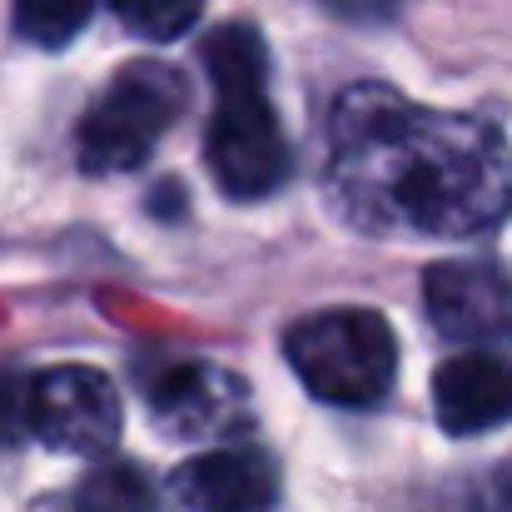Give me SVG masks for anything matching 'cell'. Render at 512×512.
Segmentation results:
<instances>
[{
	"mask_svg": "<svg viewBox=\"0 0 512 512\" xmlns=\"http://www.w3.org/2000/svg\"><path fill=\"white\" fill-rule=\"evenodd\" d=\"M339 5V15H383L393 0H334Z\"/></svg>",
	"mask_w": 512,
	"mask_h": 512,
	"instance_id": "5bb4252c",
	"label": "cell"
},
{
	"mask_svg": "<svg viewBox=\"0 0 512 512\" xmlns=\"http://www.w3.org/2000/svg\"><path fill=\"white\" fill-rule=\"evenodd\" d=\"M90 10H95V0H15V30L35 45L60 50L85 30Z\"/></svg>",
	"mask_w": 512,
	"mask_h": 512,
	"instance_id": "8fae6325",
	"label": "cell"
},
{
	"mask_svg": "<svg viewBox=\"0 0 512 512\" xmlns=\"http://www.w3.org/2000/svg\"><path fill=\"white\" fill-rule=\"evenodd\" d=\"M184 110V75L165 60L125 65L80 120V165L90 174L140 170Z\"/></svg>",
	"mask_w": 512,
	"mask_h": 512,
	"instance_id": "277c9868",
	"label": "cell"
},
{
	"mask_svg": "<svg viewBox=\"0 0 512 512\" xmlns=\"http://www.w3.org/2000/svg\"><path fill=\"white\" fill-rule=\"evenodd\" d=\"M30 433L55 453H105L120 438V393L100 368L60 363L35 373Z\"/></svg>",
	"mask_w": 512,
	"mask_h": 512,
	"instance_id": "5b68a950",
	"label": "cell"
},
{
	"mask_svg": "<svg viewBox=\"0 0 512 512\" xmlns=\"http://www.w3.org/2000/svg\"><path fill=\"white\" fill-rule=\"evenodd\" d=\"M244 413H249V388L214 363H170L150 383V418L170 438L204 443L234 433Z\"/></svg>",
	"mask_w": 512,
	"mask_h": 512,
	"instance_id": "52a82bcc",
	"label": "cell"
},
{
	"mask_svg": "<svg viewBox=\"0 0 512 512\" xmlns=\"http://www.w3.org/2000/svg\"><path fill=\"white\" fill-rule=\"evenodd\" d=\"M423 304L443 339L512 343V274L493 259H443L423 274Z\"/></svg>",
	"mask_w": 512,
	"mask_h": 512,
	"instance_id": "8992f818",
	"label": "cell"
},
{
	"mask_svg": "<svg viewBox=\"0 0 512 512\" xmlns=\"http://www.w3.org/2000/svg\"><path fill=\"white\" fill-rule=\"evenodd\" d=\"M30 388H35L30 373L0 368V443H15L30 433Z\"/></svg>",
	"mask_w": 512,
	"mask_h": 512,
	"instance_id": "4fadbf2b",
	"label": "cell"
},
{
	"mask_svg": "<svg viewBox=\"0 0 512 512\" xmlns=\"http://www.w3.org/2000/svg\"><path fill=\"white\" fill-rule=\"evenodd\" d=\"M433 408H438L443 433H453V438H473V433H488V428L508 423L512 358L473 348V353H458V358L438 363V373H433Z\"/></svg>",
	"mask_w": 512,
	"mask_h": 512,
	"instance_id": "9c48e42d",
	"label": "cell"
},
{
	"mask_svg": "<svg viewBox=\"0 0 512 512\" xmlns=\"http://www.w3.org/2000/svg\"><path fill=\"white\" fill-rule=\"evenodd\" d=\"M204 70L214 80V120H209V170L229 199H264L274 194L289 170V140L269 105V50L254 25H219L204 40Z\"/></svg>",
	"mask_w": 512,
	"mask_h": 512,
	"instance_id": "7a4b0ae2",
	"label": "cell"
},
{
	"mask_svg": "<svg viewBox=\"0 0 512 512\" xmlns=\"http://www.w3.org/2000/svg\"><path fill=\"white\" fill-rule=\"evenodd\" d=\"M284 353L304 388L339 408H368L388 393L398 368V339L373 309H324L289 329Z\"/></svg>",
	"mask_w": 512,
	"mask_h": 512,
	"instance_id": "3957f363",
	"label": "cell"
},
{
	"mask_svg": "<svg viewBox=\"0 0 512 512\" xmlns=\"http://www.w3.org/2000/svg\"><path fill=\"white\" fill-rule=\"evenodd\" d=\"M110 10L140 40H174V35H184L199 20L204 0H110Z\"/></svg>",
	"mask_w": 512,
	"mask_h": 512,
	"instance_id": "7c38bea8",
	"label": "cell"
},
{
	"mask_svg": "<svg viewBox=\"0 0 512 512\" xmlns=\"http://www.w3.org/2000/svg\"><path fill=\"white\" fill-rule=\"evenodd\" d=\"M324 189L363 234L473 239L512 209V145L478 115L428 110L388 85L343 90Z\"/></svg>",
	"mask_w": 512,
	"mask_h": 512,
	"instance_id": "6da1fadb",
	"label": "cell"
},
{
	"mask_svg": "<svg viewBox=\"0 0 512 512\" xmlns=\"http://www.w3.org/2000/svg\"><path fill=\"white\" fill-rule=\"evenodd\" d=\"M170 488L189 512H269L279 503V463L264 448H214L179 463Z\"/></svg>",
	"mask_w": 512,
	"mask_h": 512,
	"instance_id": "ba28073f",
	"label": "cell"
},
{
	"mask_svg": "<svg viewBox=\"0 0 512 512\" xmlns=\"http://www.w3.org/2000/svg\"><path fill=\"white\" fill-rule=\"evenodd\" d=\"M155 483L135 463H105L80 478L75 488V512H155Z\"/></svg>",
	"mask_w": 512,
	"mask_h": 512,
	"instance_id": "30bf717a",
	"label": "cell"
}]
</instances>
